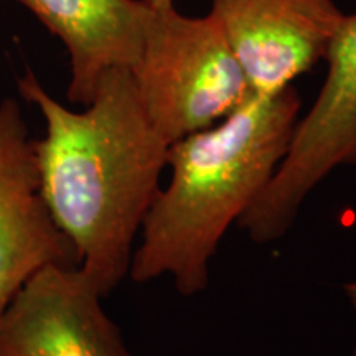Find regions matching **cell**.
Segmentation results:
<instances>
[{"label": "cell", "instance_id": "cell-3", "mask_svg": "<svg viewBox=\"0 0 356 356\" xmlns=\"http://www.w3.org/2000/svg\"><path fill=\"white\" fill-rule=\"evenodd\" d=\"M147 115L168 144L220 122L251 96L241 66L211 13L152 7L131 70Z\"/></svg>", "mask_w": 356, "mask_h": 356}, {"label": "cell", "instance_id": "cell-8", "mask_svg": "<svg viewBox=\"0 0 356 356\" xmlns=\"http://www.w3.org/2000/svg\"><path fill=\"white\" fill-rule=\"evenodd\" d=\"M65 44L70 102L88 106L102 76L132 70L144 47L152 6L147 0H13Z\"/></svg>", "mask_w": 356, "mask_h": 356}, {"label": "cell", "instance_id": "cell-2", "mask_svg": "<svg viewBox=\"0 0 356 356\" xmlns=\"http://www.w3.org/2000/svg\"><path fill=\"white\" fill-rule=\"evenodd\" d=\"M300 106L293 86L274 96L251 95L220 122L172 142L170 178L142 222L132 280L170 277L180 296L204 292L225 234L286 157Z\"/></svg>", "mask_w": 356, "mask_h": 356}, {"label": "cell", "instance_id": "cell-9", "mask_svg": "<svg viewBox=\"0 0 356 356\" xmlns=\"http://www.w3.org/2000/svg\"><path fill=\"white\" fill-rule=\"evenodd\" d=\"M343 293L351 305V309L356 312V280H351V282H346L343 286Z\"/></svg>", "mask_w": 356, "mask_h": 356}, {"label": "cell", "instance_id": "cell-4", "mask_svg": "<svg viewBox=\"0 0 356 356\" xmlns=\"http://www.w3.org/2000/svg\"><path fill=\"white\" fill-rule=\"evenodd\" d=\"M325 61L327 78L286 157L238 221L256 244L282 239L318 184L337 168L356 167V13H345Z\"/></svg>", "mask_w": 356, "mask_h": 356}, {"label": "cell", "instance_id": "cell-6", "mask_svg": "<svg viewBox=\"0 0 356 356\" xmlns=\"http://www.w3.org/2000/svg\"><path fill=\"white\" fill-rule=\"evenodd\" d=\"M78 266L33 274L0 314V356H132Z\"/></svg>", "mask_w": 356, "mask_h": 356}, {"label": "cell", "instance_id": "cell-5", "mask_svg": "<svg viewBox=\"0 0 356 356\" xmlns=\"http://www.w3.org/2000/svg\"><path fill=\"white\" fill-rule=\"evenodd\" d=\"M251 95L274 96L325 60L345 13L333 0H211Z\"/></svg>", "mask_w": 356, "mask_h": 356}, {"label": "cell", "instance_id": "cell-10", "mask_svg": "<svg viewBox=\"0 0 356 356\" xmlns=\"http://www.w3.org/2000/svg\"><path fill=\"white\" fill-rule=\"evenodd\" d=\"M150 6L155 8H167V7H173V0H147Z\"/></svg>", "mask_w": 356, "mask_h": 356}, {"label": "cell", "instance_id": "cell-7", "mask_svg": "<svg viewBox=\"0 0 356 356\" xmlns=\"http://www.w3.org/2000/svg\"><path fill=\"white\" fill-rule=\"evenodd\" d=\"M48 266H78L42 193L37 140L19 102L0 101V314Z\"/></svg>", "mask_w": 356, "mask_h": 356}, {"label": "cell", "instance_id": "cell-11", "mask_svg": "<svg viewBox=\"0 0 356 356\" xmlns=\"http://www.w3.org/2000/svg\"><path fill=\"white\" fill-rule=\"evenodd\" d=\"M351 356H356V346H355V350H353V355H351Z\"/></svg>", "mask_w": 356, "mask_h": 356}, {"label": "cell", "instance_id": "cell-1", "mask_svg": "<svg viewBox=\"0 0 356 356\" xmlns=\"http://www.w3.org/2000/svg\"><path fill=\"white\" fill-rule=\"evenodd\" d=\"M17 86L44 119L37 155L48 210L79 269L108 297L129 275L170 144L147 115L127 68L106 73L83 111L61 104L30 70Z\"/></svg>", "mask_w": 356, "mask_h": 356}]
</instances>
